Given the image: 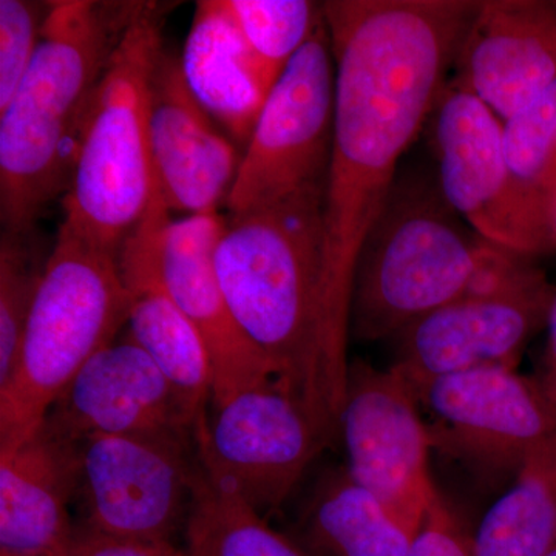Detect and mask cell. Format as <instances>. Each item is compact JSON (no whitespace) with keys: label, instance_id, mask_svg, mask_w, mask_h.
<instances>
[{"label":"cell","instance_id":"1","mask_svg":"<svg viewBox=\"0 0 556 556\" xmlns=\"http://www.w3.org/2000/svg\"><path fill=\"white\" fill-rule=\"evenodd\" d=\"M478 7L477 0L324 2L336 61L325 262L332 317L346 338L358 254L390 200L399 161L438 105Z\"/></svg>","mask_w":556,"mask_h":556},{"label":"cell","instance_id":"2","mask_svg":"<svg viewBox=\"0 0 556 556\" xmlns=\"http://www.w3.org/2000/svg\"><path fill=\"white\" fill-rule=\"evenodd\" d=\"M324 199L321 190H309L229 214L214 266L237 324L327 448L340 439L350 338L329 303Z\"/></svg>","mask_w":556,"mask_h":556},{"label":"cell","instance_id":"3","mask_svg":"<svg viewBox=\"0 0 556 556\" xmlns=\"http://www.w3.org/2000/svg\"><path fill=\"white\" fill-rule=\"evenodd\" d=\"M142 2H51L27 75L0 112L2 230L30 233L67 193L94 91Z\"/></svg>","mask_w":556,"mask_h":556},{"label":"cell","instance_id":"4","mask_svg":"<svg viewBox=\"0 0 556 556\" xmlns=\"http://www.w3.org/2000/svg\"><path fill=\"white\" fill-rule=\"evenodd\" d=\"M167 5L142 2L98 84L64 199L62 228L118 257L159 200L150 156V80Z\"/></svg>","mask_w":556,"mask_h":556},{"label":"cell","instance_id":"5","mask_svg":"<svg viewBox=\"0 0 556 556\" xmlns=\"http://www.w3.org/2000/svg\"><path fill=\"white\" fill-rule=\"evenodd\" d=\"M118 257L60 228L17 357L0 387V456L39 430L70 380L129 320Z\"/></svg>","mask_w":556,"mask_h":556},{"label":"cell","instance_id":"6","mask_svg":"<svg viewBox=\"0 0 556 556\" xmlns=\"http://www.w3.org/2000/svg\"><path fill=\"white\" fill-rule=\"evenodd\" d=\"M481 247V237L464 228L441 189L422 179H396L358 254L351 339L397 338L433 311L467 298Z\"/></svg>","mask_w":556,"mask_h":556},{"label":"cell","instance_id":"7","mask_svg":"<svg viewBox=\"0 0 556 556\" xmlns=\"http://www.w3.org/2000/svg\"><path fill=\"white\" fill-rule=\"evenodd\" d=\"M334 110L336 61L324 16L266 98L226 203L229 214L325 192Z\"/></svg>","mask_w":556,"mask_h":556},{"label":"cell","instance_id":"8","mask_svg":"<svg viewBox=\"0 0 556 556\" xmlns=\"http://www.w3.org/2000/svg\"><path fill=\"white\" fill-rule=\"evenodd\" d=\"M199 453L193 434L94 437L79 444L80 527L170 541L188 526Z\"/></svg>","mask_w":556,"mask_h":556},{"label":"cell","instance_id":"9","mask_svg":"<svg viewBox=\"0 0 556 556\" xmlns=\"http://www.w3.org/2000/svg\"><path fill=\"white\" fill-rule=\"evenodd\" d=\"M439 419L431 445L478 473L515 478L526 467H556V405L536 379L486 368L434 380L416 394Z\"/></svg>","mask_w":556,"mask_h":556},{"label":"cell","instance_id":"10","mask_svg":"<svg viewBox=\"0 0 556 556\" xmlns=\"http://www.w3.org/2000/svg\"><path fill=\"white\" fill-rule=\"evenodd\" d=\"M503 130L477 94L457 84L445 87L434 124L439 189L481 239L529 257L544 254L556 239L511 177Z\"/></svg>","mask_w":556,"mask_h":556},{"label":"cell","instance_id":"11","mask_svg":"<svg viewBox=\"0 0 556 556\" xmlns=\"http://www.w3.org/2000/svg\"><path fill=\"white\" fill-rule=\"evenodd\" d=\"M200 466L257 514L283 506L325 448L308 417L276 379L212 407L195 427Z\"/></svg>","mask_w":556,"mask_h":556},{"label":"cell","instance_id":"12","mask_svg":"<svg viewBox=\"0 0 556 556\" xmlns=\"http://www.w3.org/2000/svg\"><path fill=\"white\" fill-rule=\"evenodd\" d=\"M404 379L365 362L350 364L340 438L348 471L399 525L417 535L439 496L428 470L430 430Z\"/></svg>","mask_w":556,"mask_h":556},{"label":"cell","instance_id":"13","mask_svg":"<svg viewBox=\"0 0 556 556\" xmlns=\"http://www.w3.org/2000/svg\"><path fill=\"white\" fill-rule=\"evenodd\" d=\"M555 298L556 288L538 270L507 291L456 300L397 336L390 369L415 394L448 376L515 369L529 340L547 325Z\"/></svg>","mask_w":556,"mask_h":556},{"label":"cell","instance_id":"14","mask_svg":"<svg viewBox=\"0 0 556 556\" xmlns=\"http://www.w3.org/2000/svg\"><path fill=\"white\" fill-rule=\"evenodd\" d=\"M199 419L155 362L127 336L102 348L76 372L43 426L80 444L94 437L193 434Z\"/></svg>","mask_w":556,"mask_h":556},{"label":"cell","instance_id":"15","mask_svg":"<svg viewBox=\"0 0 556 556\" xmlns=\"http://www.w3.org/2000/svg\"><path fill=\"white\" fill-rule=\"evenodd\" d=\"M149 137L164 206L188 217L218 214L228 203L243 153L201 108L186 84L179 56L166 47L150 80Z\"/></svg>","mask_w":556,"mask_h":556},{"label":"cell","instance_id":"16","mask_svg":"<svg viewBox=\"0 0 556 556\" xmlns=\"http://www.w3.org/2000/svg\"><path fill=\"white\" fill-rule=\"evenodd\" d=\"M225 218L192 215L167 223L161 232L164 288L203 339L214 372L212 407L274 379V367L248 338L229 309L214 266Z\"/></svg>","mask_w":556,"mask_h":556},{"label":"cell","instance_id":"17","mask_svg":"<svg viewBox=\"0 0 556 556\" xmlns=\"http://www.w3.org/2000/svg\"><path fill=\"white\" fill-rule=\"evenodd\" d=\"M455 84L510 119L556 83L555 0H479Z\"/></svg>","mask_w":556,"mask_h":556},{"label":"cell","instance_id":"18","mask_svg":"<svg viewBox=\"0 0 556 556\" xmlns=\"http://www.w3.org/2000/svg\"><path fill=\"white\" fill-rule=\"evenodd\" d=\"M79 444L46 426L0 456V555L65 556L75 526Z\"/></svg>","mask_w":556,"mask_h":556},{"label":"cell","instance_id":"19","mask_svg":"<svg viewBox=\"0 0 556 556\" xmlns=\"http://www.w3.org/2000/svg\"><path fill=\"white\" fill-rule=\"evenodd\" d=\"M156 230H142L123 248L118 266L130 292L129 338L166 376L197 417L206 415L214 372L203 339L164 288Z\"/></svg>","mask_w":556,"mask_h":556},{"label":"cell","instance_id":"20","mask_svg":"<svg viewBox=\"0 0 556 556\" xmlns=\"http://www.w3.org/2000/svg\"><path fill=\"white\" fill-rule=\"evenodd\" d=\"M201 108L244 152L270 89L226 0H200L181 56Z\"/></svg>","mask_w":556,"mask_h":556},{"label":"cell","instance_id":"21","mask_svg":"<svg viewBox=\"0 0 556 556\" xmlns=\"http://www.w3.org/2000/svg\"><path fill=\"white\" fill-rule=\"evenodd\" d=\"M295 529L306 556H407L415 540L346 467L318 479Z\"/></svg>","mask_w":556,"mask_h":556},{"label":"cell","instance_id":"22","mask_svg":"<svg viewBox=\"0 0 556 556\" xmlns=\"http://www.w3.org/2000/svg\"><path fill=\"white\" fill-rule=\"evenodd\" d=\"M473 556H548L556 548V467H526L470 538Z\"/></svg>","mask_w":556,"mask_h":556},{"label":"cell","instance_id":"23","mask_svg":"<svg viewBox=\"0 0 556 556\" xmlns=\"http://www.w3.org/2000/svg\"><path fill=\"white\" fill-rule=\"evenodd\" d=\"M186 536L189 556H306L236 493L211 481L201 466Z\"/></svg>","mask_w":556,"mask_h":556},{"label":"cell","instance_id":"24","mask_svg":"<svg viewBox=\"0 0 556 556\" xmlns=\"http://www.w3.org/2000/svg\"><path fill=\"white\" fill-rule=\"evenodd\" d=\"M503 135L511 177L556 239V83L504 121Z\"/></svg>","mask_w":556,"mask_h":556},{"label":"cell","instance_id":"25","mask_svg":"<svg viewBox=\"0 0 556 556\" xmlns=\"http://www.w3.org/2000/svg\"><path fill=\"white\" fill-rule=\"evenodd\" d=\"M270 87L324 20V3L308 0H226Z\"/></svg>","mask_w":556,"mask_h":556},{"label":"cell","instance_id":"26","mask_svg":"<svg viewBox=\"0 0 556 556\" xmlns=\"http://www.w3.org/2000/svg\"><path fill=\"white\" fill-rule=\"evenodd\" d=\"M50 254L43 257L36 230L0 237V387L16 367L33 303Z\"/></svg>","mask_w":556,"mask_h":556},{"label":"cell","instance_id":"27","mask_svg":"<svg viewBox=\"0 0 556 556\" xmlns=\"http://www.w3.org/2000/svg\"><path fill=\"white\" fill-rule=\"evenodd\" d=\"M50 5L0 0V112L13 100L35 60Z\"/></svg>","mask_w":556,"mask_h":556},{"label":"cell","instance_id":"28","mask_svg":"<svg viewBox=\"0 0 556 556\" xmlns=\"http://www.w3.org/2000/svg\"><path fill=\"white\" fill-rule=\"evenodd\" d=\"M65 556H189L170 541L115 536L75 526Z\"/></svg>","mask_w":556,"mask_h":556},{"label":"cell","instance_id":"29","mask_svg":"<svg viewBox=\"0 0 556 556\" xmlns=\"http://www.w3.org/2000/svg\"><path fill=\"white\" fill-rule=\"evenodd\" d=\"M407 556H473L470 538L459 526L441 500L428 511L426 521L413 540Z\"/></svg>","mask_w":556,"mask_h":556},{"label":"cell","instance_id":"30","mask_svg":"<svg viewBox=\"0 0 556 556\" xmlns=\"http://www.w3.org/2000/svg\"><path fill=\"white\" fill-rule=\"evenodd\" d=\"M547 348L544 354L543 369H541L540 386L546 391L551 401L556 405V298L552 303L551 313L547 317Z\"/></svg>","mask_w":556,"mask_h":556},{"label":"cell","instance_id":"31","mask_svg":"<svg viewBox=\"0 0 556 556\" xmlns=\"http://www.w3.org/2000/svg\"><path fill=\"white\" fill-rule=\"evenodd\" d=\"M548 556H556V548H555V551H554V552H552V554H551V555H548Z\"/></svg>","mask_w":556,"mask_h":556},{"label":"cell","instance_id":"32","mask_svg":"<svg viewBox=\"0 0 556 556\" xmlns=\"http://www.w3.org/2000/svg\"><path fill=\"white\" fill-rule=\"evenodd\" d=\"M0 556H2V555H0Z\"/></svg>","mask_w":556,"mask_h":556}]
</instances>
